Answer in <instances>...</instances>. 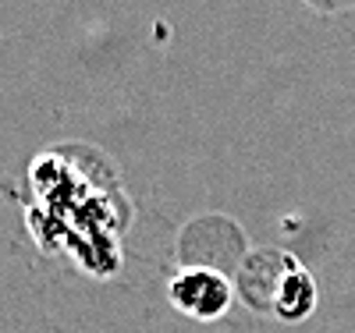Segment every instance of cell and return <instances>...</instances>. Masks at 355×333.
Returning <instances> with one entry per match:
<instances>
[{"label": "cell", "mask_w": 355, "mask_h": 333, "mask_svg": "<svg viewBox=\"0 0 355 333\" xmlns=\"http://www.w3.org/2000/svg\"><path fill=\"white\" fill-rule=\"evenodd\" d=\"M167 298H171V305L178 312L210 323V319L227 312L231 284H227L224 273H217V269H210V266H189V269H182V273L171 277Z\"/></svg>", "instance_id": "6da1fadb"}, {"label": "cell", "mask_w": 355, "mask_h": 333, "mask_svg": "<svg viewBox=\"0 0 355 333\" xmlns=\"http://www.w3.org/2000/svg\"><path fill=\"white\" fill-rule=\"evenodd\" d=\"M313 305H316V284H313V277L299 262H291V269L284 273V280H281V287L274 294L270 312L288 319V323H299V319H306L313 312Z\"/></svg>", "instance_id": "3957f363"}, {"label": "cell", "mask_w": 355, "mask_h": 333, "mask_svg": "<svg viewBox=\"0 0 355 333\" xmlns=\"http://www.w3.org/2000/svg\"><path fill=\"white\" fill-rule=\"evenodd\" d=\"M291 262H295V259H291V255H284V252H259L252 262H245V266H242L239 284H242V294H245L249 305L270 312L274 294H277V287H281L284 273L291 269Z\"/></svg>", "instance_id": "7a4b0ae2"}]
</instances>
